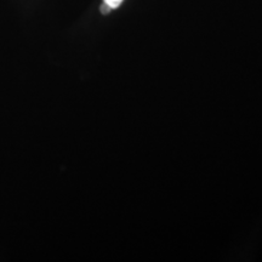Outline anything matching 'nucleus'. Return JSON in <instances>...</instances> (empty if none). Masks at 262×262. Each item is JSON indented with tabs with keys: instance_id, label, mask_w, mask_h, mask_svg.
Wrapping results in <instances>:
<instances>
[{
	"instance_id": "obj_1",
	"label": "nucleus",
	"mask_w": 262,
	"mask_h": 262,
	"mask_svg": "<svg viewBox=\"0 0 262 262\" xmlns=\"http://www.w3.org/2000/svg\"><path fill=\"white\" fill-rule=\"evenodd\" d=\"M103 3H106L112 9H117L118 6H120V4H122L123 0H103Z\"/></svg>"
},
{
	"instance_id": "obj_2",
	"label": "nucleus",
	"mask_w": 262,
	"mask_h": 262,
	"mask_svg": "<svg viewBox=\"0 0 262 262\" xmlns=\"http://www.w3.org/2000/svg\"><path fill=\"white\" fill-rule=\"evenodd\" d=\"M112 10H113V9L111 8L110 5H107L106 3H103L102 6H101V12H102L103 15H107V14H110V12L112 11Z\"/></svg>"
}]
</instances>
